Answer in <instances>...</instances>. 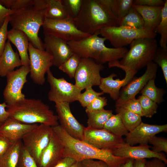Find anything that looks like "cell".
<instances>
[{
	"label": "cell",
	"instance_id": "52a82bcc",
	"mask_svg": "<svg viewBox=\"0 0 167 167\" xmlns=\"http://www.w3.org/2000/svg\"><path fill=\"white\" fill-rule=\"evenodd\" d=\"M99 32L100 35L109 40L115 48L124 47L139 38H155L156 36L154 32L144 28L138 29L121 26L106 27Z\"/></svg>",
	"mask_w": 167,
	"mask_h": 167
},
{
	"label": "cell",
	"instance_id": "d4e9b609",
	"mask_svg": "<svg viewBox=\"0 0 167 167\" xmlns=\"http://www.w3.org/2000/svg\"><path fill=\"white\" fill-rule=\"evenodd\" d=\"M163 6H149L133 4L132 6L142 17L144 22V28L154 32L160 21Z\"/></svg>",
	"mask_w": 167,
	"mask_h": 167
},
{
	"label": "cell",
	"instance_id": "7dc6e473",
	"mask_svg": "<svg viewBox=\"0 0 167 167\" xmlns=\"http://www.w3.org/2000/svg\"><path fill=\"white\" fill-rule=\"evenodd\" d=\"M165 1L162 0H135L133 4L149 6H162L164 5Z\"/></svg>",
	"mask_w": 167,
	"mask_h": 167
},
{
	"label": "cell",
	"instance_id": "d6a6232c",
	"mask_svg": "<svg viewBox=\"0 0 167 167\" xmlns=\"http://www.w3.org/2000/svg\"><path fill=\"white\" fill-rule=\"evenodd\" d=\"M119 26L141 29L144 28V22L140 15L132 6L120 22Z\"/></svg>",
	"mask_w": 167,
	"mask_h": 167
},
{
	"label": "cell",
	"instance_id": "f5cc1de1",
	"mask_svg": "<svg viewBox=\"0 0 167 167\" xmlns=\"http://www.w3.org/2000/svg\"><path fill=\"white\" fill-rule=\"evenodd\" d=\"M146 167H166V164L157 158H154L149 161H146Z\"/></svg>",
	"mask_w": 167,
	"mask_h": 167
},
{
	"label": "cell",
	"instance_id": "680465c9",
	"mask_svg": "<svg viewBox=\"0 0 167 167\" xmlns=\"http://www.w3.org/2000/svg\"><path fill=\"white\" fill-rule=\"evenodd\" d=\"M80 162L76 161L74 163H73L72 165H71L70 167H78Z\"/></svg>",
	"mask_w": 167,
	"mask_h": 167
},
{
	"label": "cell",
	"instance_id": "5b68a950",
	"mask_svg": "<svg viewBox=\"0 0 167 167\" xmlns=\"http://www.w3.org/2000/svg\"><path fill=\"white\" fill-rule=\"evenodd\" d=\"M9 117L27 124H44L52 127L59 124L57 115L41 100L25 98L7 105Z\"/></svg>",
	"mask_w": 167,
	"mask_h": 167
},
{
	"label": "cell",
	"instance_id": "681fc988",
	"mask_svg": "<svg viewBox=\"0 0 167 167\" xmlns=\"http://www.w3.org/2000/svg\"><path fill=\"white\" fill-rule=\"evenodd\" d=\"M14 12L12 10L6 8L0 3V28L3 25L7 17Z\"/></svg>",
	"mask_w": 167,
	"mask_h": 167
},
{
	"label": "cell",
	"instance_id": "7402d4cb",
	"mask_svg": "<svg viewBox=\"0 0 167 167\" xmlns=\"http://www.w3.org/2000/svg\"><path fill=\"white\" fill-rule=\"evenodd\" d=\"M37 124H27L9 117L0 126V134L14 143L21 140L26 134L36 128Z\"/></svg>",
	"mask_w": 167,
	"mask_h": 167
},
{
	"label": "cell",
	"instance_id": "f35d334b",
	"mask_svg": "<svg viewBox=\"0 0 167 167\" xmlns=\"http://www.w3.org/2000/svg\"><path fill=\"white\" fill-rule=\"evenodd\" d=\"M17 167H38L34 159L23 145Z\"/></svg>",
	"mask_w": 167,
	"mask_h": 167
},
{
	"label": "cell",
	"instance_id": "9f6ffc18",
	"mask_svg": "<svg viewBox=\"0 0 167 167\" xmlns=\"http://www.w3.org/2000/svg\"><path fill=\"white\" fill-rule=\"evenodd\" d=\"M13 0H0V3L3 6L8 9H11Z\"/></svg>",
	"mask_w": 167,
	"mask_h": 167
},
{
	"label": "cell",
	"instance_id": "9c48e42d",
	"mask_svg": "<svg viewBox=\"0 0 167 167\" xmlns=\"http://www.w3.org/2000/svg\"><path fill=\"white\" fill-rule=\"evenodd\" d=\"M53 133L52 126L39 124L36 128L25 135L21 140L23 146L37 165L41 153L48 144Z\"/></svg>",
	"mask_w": 167,
	"mask_h": 167
},
{
	"label": "cell",
	"instance_id": "7bdbcfd3",
	"mask_svg": "<svg viewBox=\"0 0 167 167\" xmlns=\"http://www.w3.org/2000/svg\"><path fill=\"white\" fill-rule=\"evenodd\" d=\"M133 113L143 117L142 111L139 100L135 97L130 99L121 106Z\"/></svg>",
	"mask_w": 167,
	"mask_h": 167
},
{
	"label": "cell",
	"instance_id": "d590c367",
	"mask_svg": "<svg viewBox=\"0 0 167 167\" xmlns=\"http://www.w3.org/2000/svg\"><path fill=\"white\" fill-rule=\"evenodd\" d=\"M85 89L84 92L80 94L77 100L81 105L84 108H86L96 97L104 94L102 92H96L92 87H88Z\"/></svg>",
	"mask_w": 167,
	"mask_h": 167
},
{
	"label": "cell",
	"instance_id": "83f0119b",
	"mask_svg": "<svg viewBox=\"0 0 167 167\" xmlns=\"http://www.w3.org/2000/svg\"><path fill=\"white\" fill-rule=\"evenodd\" d=\"M47 4L46 18L60 20L70 17L61 0H47Z\"/></svg>",
	"mask_w": 167,
	"mask_h": 167
},
{
	"label": "cell",
	"instance_id": "74e56055",
	"mask_svg": "<svg viewBox=\"0 0 167 167\" xmlns=\"http://www.w3.org/2000/svg\"><path fill=\"white\" fill-rule=\"evenodd\" d=\"M161 68L166 84H167V50L158 48L153 61Z\"/></svg>",
	"mask_w": 167,
	"mask_h": 167
},
{
	"label": "cell",
	"instance_id": "e0dca14e",
	"mask_svg": "<svg viewBox=\"0 0 167 167\" xmlns=\"http://www.w3.org/2000/svg\"><path fill=\"white\" fill-rule=\"evenodd\" d=\"M55 107L60 126L72 137L83 140L85 127L72 114L70 103L56 102L55 103Z\"/></svg>",
	"mask_w": 167,
	"mask_h": 167
},
{
	"label": "cell",
	"instance_id": "9a60e30c",
	"mask_svg": "<svg viewBox=\"0 0 167 167\" xmlns=\"http://www.w3.org/2000/svg\"><path fill=\"white\" fill-rule=\"evenodd\" d=\"M83 140L99 149L112 151L125 142L122 137L104 129H95L88 126L84 127Z\"/></svg>",
	"mask_w": 167,
	"mask_h": 167
},
{
	"label": "cell",
	"instance_id": "11a10c76",
	"mask_svg": "<svg viewBox=\"0 0 167 167\" xmlns=\"http://www.w3.org/2000/svg\"><path fill=\"white\" fill-rule=\"evenodd\" d=\"M146 159L134 160L133 167H146Z\"/></svg>",
	"mask_w": 167,
	"mask_h": 167
},
{
	"label": "cell",
	"instance_id": "94428289",
	"mask_svg": "<svg viewBox=\"0 0 167 167\" xmlns=\"http://www.w3.org/2000/svg\"><path fill=\"white\" fill-rule=\"evenodd\" d=\"M2 123H0V126L2 124Z\"/></svg>",
	"mask_w": 167,
	"mask_h": 167
},
{
	"label": "cell",
	"instance_id": "6f0895ef",
	"mask_svg": "<svg viewBox=\"0 0 167 167\" xmlns=\"http://www.w3.org/2000/svg\"><path fill=\"white\" fill-rule=\"evenodd\" d=\"M134 161V159L128 158L125 162L118 167H133Z\"/></svg>",
	"mask_w": 167,
	"mask_h": 167
},
{
	"label": "cell",
	"instance_id": "484cf974",
	"mask_svg": "<svg viewBox=\"0 0 167 167\" xmlns=\"http://www.w3.org/2000/svg\"><path fill=\"white\" fill-rule=\"evenodd\" d=\"M88 127L97 129H103L104 125L113 114L111 110L102 109L87 113Z\"/></svg>",
	"mask_w": 167,
	"mask_h": 167
},
{
	"label": "cell",
	"instance_id": "816d5d0a",
	"mask_svg": "<svg viewBox=\"0 0 167 167\" xmlns=\"http://www.w3.org/2000/svg\"><path fill=\"white\" fill-rule=\"evenodd\" d=\"M76 161L69 157H64L61 159L54 167H70Z\"/></svg>",
	"mask_w": 167,
	"mask_h": 167
},
{
	"label": "cell",
	"instance_id": "6da1fadb",
	"mask_svg": "<svg viewBox=\"0 0 167 167\" xmlns=\"http://www.w3.org/2000/svg\"><path fill=\"white\" fill-rule=\"evenodd\" d=\"M52 127L64 146L63 157H70L78 162L97 159L105 162L109 167H118L127 159L115 156L111 150L99 149L72 137L60 125Z\"/></svg>",
	"mask_w": 167,
	"mask_h": 167
},
{
	"label": "cell",
	"instance_id": "ac0fdd59",
	"mask_svg": "<svg viewBox=\"0 0 167 167\" xmlns=\"http://www.w3.org/2000/svg\"><path fill=\"white\" fill-rule=\"evenodd\" d=\"M151 147L148 144L131 146L124 142L112 151L115 156L120 157L134 160L157 158L167 164L166 156L163 153L153 152L150 149Z\"/></svg>",
	"mask_w": 167,
	"mask_h": 167
},
{
	"label": "cell",
	"instance_id": "c3c4849f",
	"mask_svg": "<svg viewBox=\"0 0 167 167\" xmlns=\"http://www.w3.org/2000/svg\"><path fill=\"white\" fill-rule=\"evenodd\" d=\"M82 167H109L105 162L101 160L86 159L81 161Z\"/></svg>",
	"mask_w": 167,
	"mask_h": 167
},
{
	"label": "cell",
	"instance_id": "b9f144b4",
	"mask_svg": "<svg viewBox=\"0 0 167 167\" xmlns=\"http://www.w3.org/2000/svg\"><path fill=\"white\" fill-rule=\"evenodd\" d=\"M107 105V100L105 97L99 96L96 97L85 108V112L87 113L92 111L101 110Z\"/></svg>",
	"mask_w": 167,
	"mask_h": 167
},
{
	"label": "cell",
	"instance_id": "e575fe53",
	"mask_svg": "<svg viewBox=\"0 0 167 167\" xmlns=\"http://www.w3.org/2000/svg\"><path fill=\"white\" fill-rule=\"evenodd\" d=\"M138 99L141 105L143 117L151 118L157 113L158 106L156 103L142 95Z\"/></svg>",
	"mask_w": 167,
	"mask_h": 167
},
{
	"label": "cell",
	"instance_id": "ab89813d",
	"mask_svg": "<svg viewBox=\"0 0 167 167\" xmlns=\"http://www.w3.org/2000/svg\"><path fill=\"white\" fill-rule=\"evenodd\" d=\"M133 0H118L117 18L119 24L133 4Z\"/></svg>",
	"mask_w": 167,
	"mask_h": 167
},
{
	"label": "cell",
	"instance_id": "4dcf8cb0",
	"mask_svg": "<svg viewBox=\"0 0 167 167\" xmlns=\"http://www.w3.org/2000/svg\"><path fill=\"white\" fill-rule=\"evenodd\" d=\"M155 79L149 80L140 92L141 95L147 97L157 104H159L164 101L163 96L165 91L156 86Z\"/></svg>",
	"mask_w": 167,
	"mask_h": 167
},
{
	"label": "cell",
	"instance_id": "91938a15",
	"mask_svg": "<svg viewBox=\"0 0 167 167\" xmlns=\"http://www.w3.org/2000/svg\"><path fill=\"white\" fill-rule=\"evenodd\" d=\"M78 167H82L81 161L80 162Z\"/></svg>",
	"mask_w": 167,
	"mask_h": 167
},
{
	"label": "cell",
	"instance_id": "60d3db41",
	"mask_svg": "<svg viewBox=\"0 0 167 167\" xmlns=\"http://www.w3.org/2000/svg\"><path fill=\"white\" fill-rule=\"evenodd\" d=\"M152 145V150L156 153L164 151L167 153V139L166 138L154 136L149 143Z\"/></svg>",
	"mask_w": 167,
	"mask_h": 167
},
{
	"label": "cell",
	"instance_id": "8fae6325",
	"mask_svg": "<svg viewBox=\"0 0 167 167\" xmlns=\"http://www.w3.org/2000/svg\"><path fill=\"white\" fill-rule=\"evenodd\" d=\"M30 71L29 66H22L6 75L7 83L3 91V96L7 105H14L25 98L22 91L27 81V77Z\"/></svg>",
	"mask_w": 167,
	"mask_h": 167
},
{
	"label": "cell",
	"instance_id": "d6986e66",
	"mask_svg": "<svg viewBox=\"0 0 167 167\" xmlns=\"http://www.w3.org/2000/svg\"><path fill=\"white\" fill-rule=\"evenodd\" d=\"M45 50L52 57L53 65L58 67L71 57L74 53L67 42L52 35H45Z\"/></svg>",
	"mask_w": 167,
	"mask_h": 167
},
{
	"label": "cell",
	"instance_id": "f6af8a7d",
	"mask_svg": "<svg viewBox=\"0 0 167 167\" xmlns=\"http://www.w3.org/2000/svg\"><path fill=\"white\" fill-rule=\"evenodd\" d=\"M34 0H13L11 9L15 11L33 5Z\"/></svg>",
	"mask_w": 167,
	"mask_h": 167
},
{
	"label": "cell",
	"instance_id": "277c9868",
	"mask_svg": "<svg viewBox=\"0 0 167 167\" xmlns=\"http://www.w3.org/2000/svg\"><path fill=\"white\" fill-rule=\"evenodd\" d=\"M99 31L81 40L68 42V44L73 52L81 58H91L101 64L122 58L127 49L125 47H106L105 42L107 40L98 36Z\"/></svg>",
	"mask_w": 167,
	"mask_h": 167
},
{
	"label": "cell",
	"instance_id": "1f68e13d",
	"mask_svg": "<svg viewBox=\"0 0 167 167\" xmlns=\"http://www.w3.org/2000/svg\"><path fill=\"white\" fill-rule=\"evenodd\" d=\"M154 32L160 35V47L165 50H167V0L165 1L162 8L161 18Z\"/></svg>",
	"mask_w": 167,
	"mask_h": 167
},
{
	"label": "cell",
	"instance_id": "f546056e",
	"mask_svg": "<svg viewBox=\"0 0 167 167\" xmlns=\"http://www.w3.org/2000/svg\"><path fill=\"white\" fill-rule=\"evenodd\" d=\"M103 129L117 136H126L128 133L118 114H113L107 120Z\"/></svg>",
	"mask_w": 167,
	"mask_h": 167
},
{
	"label": "cell",
	"instance_id": "836d02e7",
	"mask_svg": "<svg viewBox=\"0 0 167 167\" xmlns=\"http://www.w3.org/2000/svg\"><path fill=\"white\" fill-rule=\"evenodd\" d=\"M81 58L74 53L73 55L59 66L58 69L68 75L71 78H74Z\"/></svg>",
	"mask_w": 167,
	"mask_h": 167
},
{
	"label": "cell",
	"instance_id": "30bf717a",
	"mask_svg": "<svg viewBox=\"0 0 167 167\" xmlns=\"http://www.w3.org/2000/svg\"><path fill=\"white\" fill-rule=\"evenodd\" d=\"M47 81L50 89L48 94L49 101L69 103L77 101L81 91L74 84L67 81L64 78H57L50 69L47 72Z\"/></svg>",
	"mask_w": 167,
	"mask_h": 167
},
{
	"label": "cell",
	"instance_id": "ba28073f",
	"mask_svg": "<svg viewBox=\"0 0 167 167\" xmlns=\"http://www.w3.org/2000/svg\"><path fill=\"white\" fill-rule=\"evenodd\" d=\"M42 27L45 36L52 35L67 42L79 40L90 35L78 29L73 19L70 17L60 20L45 18Z\"/></svg>",
	"mask_w": 167,
	"mask_h": 167
},
{
	"label": "cell",
	"instance_id": "bcb514c9",
	"mask_svg": "<svg viewBox=\"0 0 167 167\" xmlns=\"http://www.w3.org/2000/svg\"><path fill=\"white\" fill-rule=\"evenodd\" d=\"M14 143L0 134V158L7 153Z\"/></svg>",
	"mask_w": 167,
	"mask_h": 167
},
{
	"label": "cell",
	"instance_id": "7a4b0ae2",
	"mask_svg": "<svg viewBox=\"0 0 167 167\" xmlns=\"http://www.w3.org/2000/svg\"><path fill=\"white\" fill-rule=\"evenodd\" d=\"M47 7V0H34L33 5L14 11L10 15L9 22L12 28L24 32L29 42L41 50H45L38 32L46 18Z\"/></svg>",
	"mask_w": 167,
	"mask_h": 167
},
{
	"label": "cell",
	"instance_id": "44dd1931",
	"mask_svg": "<svg viewBox=\"0 0 167 167\" xmlns=\"http://www.w3.org/2000/svg\"><path fill=\"white\" fill-rule=\"evenodd\" d=\"M64 148L62 142L53 131L48 144L41 153L38 167H54L63 157Z\"/></svg>",
	"mask_w": 167,
	"mask_h": 167
},
{
	"label": "cell",
	"instance_id": "603a6c76",
	"mask_svg": "<svg viewBox=\"0 0 167 167\" xmlns=\"http://www.w3.org/2000/svg\"><path fill=\"white\" fill-rule=\"evenodd\" d=\"M7 38L17 48L22 66H29L28 48L29 42L27 35L21 31L12 28L8 31Z\"/></svg>",
	"mask_w": 167,
	"mask_h": 167
},
{
	"label": "cell",
	"instance_id": "4fadbf2b",
	"mask_svg": "<svg viewBox=\"0 0 167 167\" xmlns=\"http://www.w3.org/2000/svg\"><path fill=\"white\" fill-rule=\"evenodd\" d=\"M28 53L30 78L35 84L42 85L45 82V73L53 65V58L45 50L35 48L30 42Z\"/></svg>",
	"mask_w": 167,
	"mask_h": 167
},
{
	"label": "cell",
	"instance_id": "8d00e7d4",
	"mask_svg": "<svg viewBox=\"0 0 167 167\" xmlns=\"http://www.w3.org/2000/svg\"><path fill=\"white\" fill-rule=\"evenodd\" d=\"M69 16L74 19L79 15L82 6L83 0H61Z\"/></svg>",
	"mask_w": 167,
	"mask_h": 167
},
{
	"label": "cell",
	"instance_id": "ee69618b",
	"mask_svg": "<svg viewBox=\"0 0 167 167\" xmlns=\"http://www.w3.org/2000/svg\"><path fill=\"white\" fill-rule=\"evenodd\" d=\"M10 19V15L7 16L3 25L0 28V57L4 51L7 39V27Z\"/></svg>",
	"mask_w": 167,
	"mask_h": 167
},
{
	"label": "cell",
	"instance_id": "ffe728a7",
	"mask_svg": "<svg viewBox=\"0 0 167 167\" xmlns=\"http://www.w3.org/2000/svg\"><path fill=\"white\" fill-rule=\"evenodd\" d=\"M167 124H149L142 122L131 131L128 132L125 139V143L131 146L139 144H148L156 134L167 132Z\"/></svg>",
	"mask_w": 167,
	"mask_h": 167
},
{
	"label": "cell",
	"instance_id": "f1b7e54d",
	"mask_svg": "<svg viewBox=\"0 0 167 167\" xmlns=\"http://www.w3.org/2000/svg\"><path fill=\"white\" fill-rule=\"evenodd\" d=\"M118 114L127 131H131L142 122L141 117L121 107H116Z\"/></svg>",
	"mask_w": 167,
	"mask_h": 167
},
{
	"label": "cell",
	"instance_id": "db71d44e",
	"mask_svg": "<svg viewBox=\"0 0 167 167\" xmlns=\"http://www.w3.org/2000/svg\"><path fill=\"white\" fill-rule=\"evenodd\" d=\"M7 107L5 102L0 104V123H3L9 117V113L5 109Z\"/></svg>",
	"mask_w": 167,
	"mask_h": 167
},
{
	"label": "cell",
	"instance_id": "2e32d148",
	"mask_svg": "<svg viewBox=\"0 0 167 167\" xmlns=\"http://www.w3.org/2000/svg\"><path fill=\"white\" fill-rule=\"evenodd\" d=\"M157 68L158 65L153 62L148 64L142 76L131 81L123 89L116 101V107L120 106L128 100L135 97L149 80L155 79Z\"/></svg>",
	"mask_w": 167,
	"mask_h": 167
},
{
	"label": "cell",
	"instance_id": "8992f818",
	"mask_svg": "<svg viewBox=\"0 0 167 167\" xmlns=\"http://www.w3.org/2000/svg\"><path fill=\"white\" fill-rule=\"evenodd\" d=\"M130 45V49L119 62L137 71L153 62L158 48L155 38H139Z\"/></svg>",
	"mask_w": 167,
	"mask_h": 167
},
{
	"label": "cell",
	"instance_id": "4316f807",
	"mask_svg": "<svg viewBox=\"0 0 167 167\" xmlns=\"http://www.w3.org/2000/svg\"><path fill=\"white\" fill-rule=\"evenodd\" d=\"M22 146L21 140L15 142L7 153L0 158V167H17Z\"/></svg>",
	"mask_w": 167,
	"mask_h": 167
},
{
	"label": "cell",
	"instance_id": "7c38bea8",
	"mask_svg": "<svg viewBox=\"0 0 167 167\" xmlns=\"http://www.w3.org/2000/svg\"><path fill=\"white\" fill-rule=\"evenodd\" d=\"M102 64L90 58H82L74 78L75 84L81 91L88 87L99 86L102 77Z\"/></svg>",
	"mask_w": 167,
	"mask_h": 167
},
{
	"label": "cell",
	"instance_id": "5bb4252c",
	"mask_svg": "<svg viewBox=\"0 0 167 167\" xmlns=\"http://www.w3.org/2000/svg\"><path fill=\"white\" fill-rule=\"evenodd\" d=\"M109 68L117 67L123 70L125 73V77L122 79H113L117 76L115 73H112L109 76L101 78L99 86V88L104 93L109 94L113 100L116 101L120 96L121 88L129 83L136 74L137 71L127 66L122 65L117 60L108 63Z\"/></svg>",
	"mask_w": 167,
	"mask_h": 167
},
{
	"label": "cell",
	"instance_id": "cb8c5ba5",
	"mask_svg": "<svg viewBox=\"0 0 167 167\" xmlns=\"http://www.w3.org/2000/svg\"><path fill=\"white\" fill-rule=\"evenodd\" d=\"M22 66L18 52L13 50L10 42L7 40L4 51L0 57V76L3 77L14 70L16 67Z\"/></svg>",
	"mask_w": 167,
	"mask_h": 167
},
{
	"label": "cell",
	"instance_id": "f907efd6",
	"mask_svg": "<svg viewBox=\"0 0 167 167\" xmlns=\"http://www.w3.org/2000/svg\"><path fill=\"white\" fill-rule=\"evenodd\" d=\"M100 1L109 8L117 17L118 0H100Z\"/></svg>",
	"mask_w": 167,
	"mask_h": 167
},
{
	"label": "cell",
	"instance_id": "3957f363",
	"mask_svg": "<svg viewBox=\"0 0 167 167\" xmlns=\"http://www.w3.org/2000/svg\"><path fill=\"white\" fill-rule=\"evenodd\" d=\"M73 19L78 29L90 35L104 28L119 25L116 17L100 0H83L80 12Z\"/></svg>",
	"mask_w": 167,
	"mask_h": 167
}]
</instances>
